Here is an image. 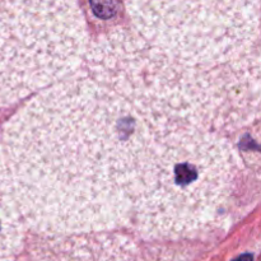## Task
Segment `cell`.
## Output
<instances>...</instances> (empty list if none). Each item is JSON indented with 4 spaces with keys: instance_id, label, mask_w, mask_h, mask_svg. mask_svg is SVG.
<instances>
[{
    "instance_id": "6da1fadb",
    "label": "cell",
    "mask_w": 261,
    "mask_h": 261,
    "mask_svg": "<svg viewBox=\"0 0 261 261\" xmlns=\"http://www.w3.org/2000/svg\"><path fill=\"white\" fill-rule=\"evenodd\" d=\"M221 127L228 122L206 73L112 31L8 122L22 218L51 233L134 226L175 166Z\"/></svg>"
},
{
    "instance_id": "7a4b0ae2",
    "label": "cell",
    "mask_w": 261,
    "mask_h": 261,
    "mask_svg": "<svg viewBox=\"0 0 261 261\" xmlns=\"http://www.w3.org/2000/svg\"><path fill=\"white\" fill-rule=\"evenodd\" d=\"M140 37L171 60L208 69L259 58L260 0H125Z\"/></svg>"
},
{
    "instance_id": "277c9868",
    "label": "cell",
    "mask_w": 261,
    "mask_h": 261,
    "mask_svg": "<svg viewBox=\"0 0 261 261\" xmlns=\"http://www.w3.org/2000/svg\"><path fill=\"white\" fill-rule=\"evenodd\" d=\"M22 219L7 153L0 142V257L12 254L19 246Z\"/></svg>"
},
{
    "instance_id": "3957f363",
    "label": "cell",
    "mask_w": 261,
    "mask_h": 261,
    "mask_svg": "<svg viewBox=\"0 0 261 261\" xmlns=\"http://www.w3.org/2000/svg\"><path fill=\"white\" fill-rule=\"evenodd\" d=\"M84 46L75 0H0V109L68 75Z\"/></svg>"
},
{
    "instance_id": "5b68a950",
    "label": "cell",
    "mask_w": 261,
    "mask_h": 261,
    "mask_svg": "<svg viewBox=\"0 0 261 261\" xmlns=\"http://www.w3.org/2000/svg\"><path fill=\"white\" fill-rule=\"evenodd\" d=\"M234 261H252V256L251 255H242L241 257H239V259Z\"/></svg>"
}]
</instances>
